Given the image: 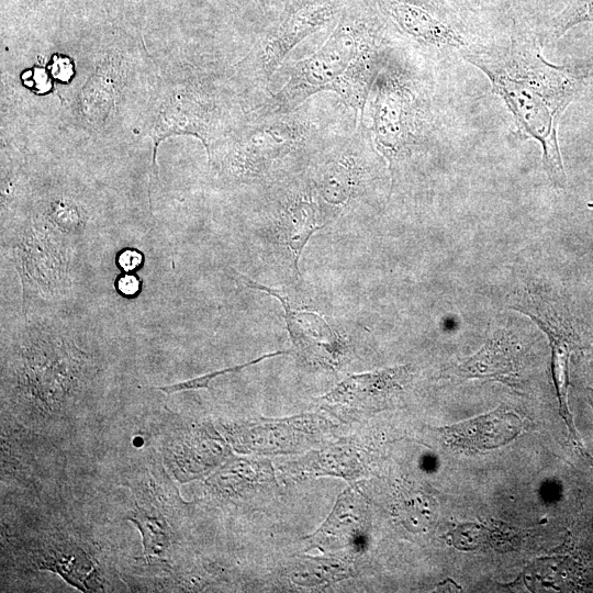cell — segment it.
<instances>
[{
  "mask_svg": "<svg viewBox=\"0 0 593 593\" xmlns=\"http://www.w3.org/2000/svg\"><path fill=\"white\" fill-rule=\"evenodd\" d=\"M465 57L490 79L521 134L541 145L544 169L553 186L562 189L566 174L557 124L578 91L581 78L566 67L548 63L535 45L516 40L505 53Z\"/></svg>",
  "mask_w": 593,
  "mask_h": 593,
  "instance_id": "obj_1",
  "label": "cell"
},
{
  "mask_svg": "<svg viewBox=\"0 0 593 593\" xmlns=\"http://www.w3.org/2000/svg\"><path fill=\"white\" fill-rule=\"evenodd\" d=\"M383 64L377 31L363 19L345 14L316 51L292 64L284 85L254 109L253 118L288 114L310 97L333 91L360 123Z\"/></svg>",
  "mask_w": 593,
  "mask_h": 593,
  "instance_id": "obj_2",
  "label": "cell"
},
{
  "mask_svg": "<svg viewBox=\"0 0 593 593\" xmlns=\"http://www.w3.org/2000/svg\"><path fill=\"white\" fill-rule=\"evenodd\" d=\"M144 133L153 144V172L157 176V148L166 138L190 135L205 147L208 159L240 123L234 119L228 98L203 71L176 63L155 72L142 115Z\"/></svg>",
  "mask_w": 593,
  "mask_h": 593,
  "instance_id": "obj_3",
  "label": "cell"
},
{
  "mask_svg": "<svg viewBox=\"0 0 593 593\" xmlns=\"http://www.w3.org/2000/svg\"><path fill=\"white\" fill-rule=\"evenodd\" d=\"M318 136L307 119L288 113L240 122L216 147L224 166L238 177H254L305 149Z\"/></svg>",
  "mask_w": 593,
  "mask_h": 593,
  "instance_id": "obj_4",
  "label": "cell"
},
{
  "mask_svg": "<svg viewBox=\"0 0 593 593\" xmlns=\"http://www.w3.org/2000/svg\"><path fill=\"white\" fill-rule=\"evenodd\" d=\"M138 58L131 47L114 45L101 52L94 69L78 96L77 109L85 127L104 134L127 115V91L138 71Z\"/></svg>",
  "mask_w": 593,
  "mask_h": 593,
  "instance_id": "obj_5",
  "label": "cell"
},
{
  "mask_svg": "<svg viewBox=\"0 0 593 593\" xmlns=\"http://www.w3.org/2000/svg\"><path fill=\"white\" fill-rule=\"evenodd\" d=\"M372 90V139L388 160L393 181L398 165L410 154L415 137V98L403 75L384 66Z\"/></svg>",
  "mask_w": 593,
  "mask_h": 593,
  "instance_id": "obj_6",
  "label": "cell"
},
{
  "mask_svg": "<svg viewBox=\"0 0 593 593\" xmlns=\"http://www.w3.org/2000/svg\"><path fill=\"white\" fill-rule=\"evenodd\" d=\"M335 12L334 4L326 1L307 0L293 4L277 26L239 63V72H251L267 82L290 52L304 38L324 27Z\"/></svg>",
  "mask_w": 593,
  "mask_h": 593,
  "instance_id": "obj_7",
  "label": "cell"
},
{
  "mask_svg": "<svg viewBox=\"0 0 593 593\" xmlns=\"http://www.w3.org/2000/svg\"><path fill=\"white\" fill-rule=\"evenodd\" d=\"M512 307L529 316L546 333L549 339L552 379L559 401L560 415L569 429L573 443L583 451L568 406V363L572 350L580 346V337L566 316L561 315L547 301L528 292L521 295Z\"/></svg>",
  "mask_w": 593,
  "mask_h": 593,
  "instance_id": "obj_8",
  "label": "cell"
},
{
  "mask_svg": "<svg viewBox=\"0 0 593 593\" xmlns=\"http://www.w3.org/2000/svg\"><path fill=\"white\" fill-rule=\"evenodd\" d=\"M523 428L521 417L506 405L458 424L437 428L446 445L478 452L512 441Z\"/></svg>",
  "mask_w": 593,
  "mask_h": 593,
  "instance_id": "obj_9",
  "label": "cell"
},
{
  "mask_svg": "<svg viewBox=\"0 0 593 593\" xmlns=\"http://www.w3.org/2000/svg\"><path fill=\"white\" fill-rule=\"evenodd\" d=\"M409 378L407 366L351 374L324 395L323 400L351 409H382L403 390Z\"/></svg>",
  "mask_w": 593,
  "mask_h": 593,
  "instance_id": "obj_10",
  "label": "cell"
},
{
  "mask_svg": "<svg viewBox=\"0 0 593 593\" xmlns=\"http://www.w3.org/2000/svg\"><path fill=\"white\" fill-rule=\"evenodd\" d=\"M521 347L505 329L494 331L479 351L448 370L462 379H489L517 384Z\"/></svg>",
  "mask_w": 593,
  "mask_h": 593,
  "instance_id": "obj_11",
  "label": "cell"
},
{
  "mask_svg": "<svg viewBox=\"0 0 593 593\" xmlns=\"http://www.w3.org/2000/svg\"><path fill=\"white\" fill-rule=\"evenodd\" d=\"M395 24L411 38L436 47H461L463 37L436 13L411 0H392L385 5Z\"/></svg>",
  "mask_w": 593,
  "mask_h": 593,
  "instance_id": "obj_12",
  "label": "cell"
},
{
  "mask_svg": "<svg viewBox=\"0 0 593 593\" xmlns=\"http://www.w3.org/2000/svg\"><path fill=\"white\" fill-rule=\"evenodd\" d=\"M360 135L361 128H358L351 139L332 154L320 168L316 187L320 195L328 204H346L359 186L361 168L357 145Z\"/></svg>",
  "mask_w": 593,
  "mask_h": 593,
  "instance_id": "obj_13",
  "label": "cell"
},
{
  "mask_svg": "<svg viewBox=\"0 0 593 593\" xmlns=\"http://www.w3.org/2000/svg\"><path fill=\"white\" fill-rule=\"evenodd\" d=\"M315 426L317 423L312 415H301L283 421L245 425L235 436L243 437L239 445L249 450L289 452L301 445Z\"/></svg>",
  "mask_w": 593,
  "mask_h": 593,
  "instance_id": "obj_14",
  "label": "cell"
},
{
  "mask_svg": "<svg viewBox=\"0 0 593 593\" xmlns=\"http://www.w3.org/2000/svg\"><path fill=\"white\" fill-rule=\"evenodd\" d=\"M236 275L246 287L262 291L280 301L284 310L287 327L294 346L303 353L304 350H311L312 353V350H315L314 348H322L333 359V354L337 349L338 342L321 316L314 313L293 311L288 296L281 294L278 290L258 283L244 275Z\"/></svg>",
  "mask_w": 593,
  "mask_h": 593,
  "instance_id": "obj_15",
  "label": "cell"
},
{
  "mask_svg": "<svg viewBox=\"0 0 593 593\" xmlns=\"http://www.w3.org/2000/svg\"><path fill=\"white\" fill-rule=\"evenodd\" d=\"M281 236L292 251L295 270L304 246L311 236L322 228L317 224L316 206L311 200L300 198L291 203L282 212L280 217Z\"/></svg>",
  "mask_w": 593,
  "mask_h": 593,
  "instance_id": "obj_16",
  "label": "cell"
},
{
  "mask_svg": "<svg viewBox=\"0 0 593 593\" xmlns=\"http://www.w3.org/2000/svg\"><path fill=\"white\" fill-rule=\"evenodd\" d=\"M399 508L404 524L411 530H421L427 528L435 519L437 504L429 495L410 491L402 495Z\"/></svg>",
  "mask_w": 593,
  "mask_h": 593,
  "instance_id": "obj_17",
  "label": "cell"
},
{
  "mask_svg": "<svg viewBox=\"0 0 593 593\" xmlns=\"http://www.w3.org/2000/svg\"><path fill=\"white\" fill-rule=\"evenodd\" d=\"M143 535L144 553L163 556L169 546V536L163 519L146 513H135L131 518Z\"/></svg>",
  "mask_w": 593,
  "mask_h": 593,
  "instance_id": "obj_18",
  "label": "cell"
},
{
  "mask_svg": "<svg viewBox=\"0 0 593 593\" xmlns=\"http://www.w3.org/2000/svg\"><path fill=\"white\" fill-rule=\"evenodd\" d=\"M287 353L288 351L282 350V351H276V353H271V354H266V355H264V356H261V357H259V358H257L255 360L248 361L246 363H242V365H238V366L225 368V369H222V370L211 371V372H208V373H205L203 376H200V377H197V378H193V379H189V380H186V381H181V382H178V383H172V384H167V385H161V387H155V389L160 390V391L165 392L166 394H171V393L181 392V391H188V390L208 389L209 383L215 377L227 374V373H231V372L240 371L242 369H244L246 367H249V366H253V365H255L257 362H260L264 359L272 358V357L280 356V355H284Z\"/></svg>",
  "mask_w": 593,
  "mask_h": 593,
  "instance_id": "obj_19",
  "label": "cell"
},
{
  "mask_svg": "<svg viewBox=\"0 0 593 593\" xmlns=\"http://www.w3.org/2000/svg\"><path fill=\"white\" fill-rule=\"evenodd\" d=\"M489 532L486 524H463L450 533L452 544L460 550H474L483 545H489Z\"/></svg>",
  "mask_w": 593,
  "mask_h": 593,
  "instance_id": "obj_20",
  "label": "cell"
},
{
  "mask_svg": "<svg viewBox=\"0 0 593 593\" xmlns=\"http://www.w3.org/2000/svg\"><path fill=\"white\" fill-rule=\"evenodd\" d=\"M115 288L123 296L133 298L141 291L142 280L135 273L124 272L118 276L115 280Z\"/></svg>",
  "mask_w": 593,
  "mask_h": 593,
  "instance_id": "obj_21",
  "label": "cell"
},
{
  "mask_svg": "<svg viewBox=\"0 0 593 593\" xmlns=\"http://www.w3.org/2000/svg\"><path fill=\"white\" fill-rule=\"evenodd\" d=\"M144 256L135 248H125L116 256V264L124 272H132L143 265Z\"/></svg>",
  "mask_w": 593,
  "mask_h": 593,
  "instance_id": "obj_22",
  "label": "cell"
},
{
  "mask_svg": "<svg viewBox=\"0 0 593 593\" xmlns=\"http://www.w3.org/2000/svg\"><path fill=\"white\" fill-rule=\"evenodd\" d=\"M22 2H26L27 4H33L32 8H38L40 4L44 5V7H47L48 4L49 5H54L56 7L57 4H61L64 2H67L68 0H21Z\"/></svg>",
  "mask_w": 593,
  "mask_h": 593,
  "instance_id": "obj_23",
  "label": "cell"
},
{
  "mask_svg": "<svg viewBox=\"0 0 593 593\" xmlns=\"http://www.w3.org/2000/svg\"><path fill=\"white\" fill-rule=\"evenodd\" d=\"M590 399H591V403L593 405V388L590 389Z\"/></svg>",
  "mask_w": 593,
  "mask_h": 593,
  "instance_id": "obj_24",
  "label": "cell"
},
{
  "mask_svg": "<svg viewBox=\"0 0 593 593\" xmlns=\"http://www.w3.org/2000/svg\"><path fill=\"white\" fill-rule=\"evenodd\" d=\"M235 1H245V0H235Z\"/></svg>",
  "mask_w": 593,
  "mask_h": 593,
  "instance_id": "obj_25",
  "label": "cell"
}]
</instances>
